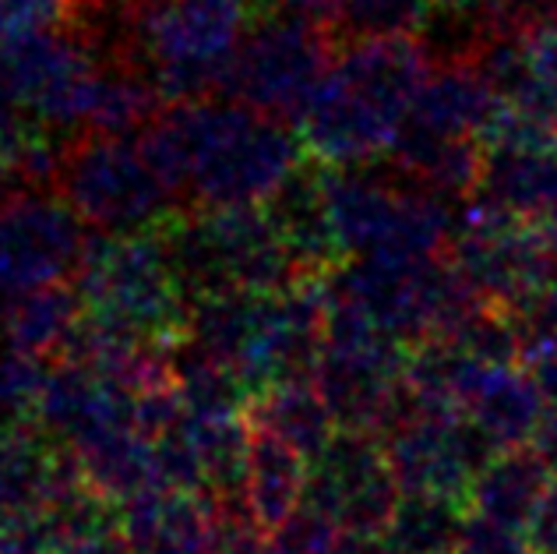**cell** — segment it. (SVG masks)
<instances>
[{"label": "cell", "instance_id": "cell-20", "mask_svg": "<svg viewBox=\"0 0 557 554\" xmlns=\"http://www.w3.org/2000/svg\"><path fill=\"white\" fill-rule=\"evenodd\" d=\"M57 138L50 124L28 116L0 85V184H25L53 163Z\"/></svg>", "mask_w": 557, "mask_h": 554}, {"label": "cell", "instance_id": "cell-21", "mask_svg": "<svg viewBox=\"0 0 557 554\" xmlns=\"http://www.w3.org/2000/svg\"><path fill=\"white\" fill-rule=\"evenodd\" d=\"M47 368L28 354L0 349V434L39 428V399L47 385Z\"/></svg>", "mask_w": 557, "mask_h": 554}, {"label": "cell", "instance_id": "cell-4", "mask_svg": "<svg viewBox=\"0 0 557 554\" xmlns=\"http://www.w3.org/2000/svg\"><path fill=\"white\" fill-rule=\"evenodd\" d=\"M321 209L346 261H420L448 251L456 220L442 195L371 167L321 163Z\"/></svg>", "mask_w": 557, "mask_h": 554}, {"label": "cell", "instance_id": "cell-26", "mask_svg": "<svg viewBox=\"0 0 557 554\" xmlns=\"http://www.w3.org/2000/svg\"><path fill=\"white\" fill-rule=\"evenodd\" d=\"M64 554H135V551H131V544L124 541L121 530L110 527V530H102V533L85 537V541H78L75 547H67Z\"/></svg>", "mask_w": 557, "mask_h": 554}, {"label": "cell", "instance_id": "cell-10", "mask_svg": "<svg viewBox=\"0 0 557 554\" xmlns=\"http://www.w3.org/2000/svg\"><path fill=\"white\" fill-rule=\"evenodd\" d=\"M102 64L92 42L61 22L0 39V85L50 127H78L85 89Z\"/></svg>", "mask_w": 557, "mask_h": 554}, {"label": "cell", "instance_id": "cell-27", "mask_svg": "<svg viewBox=\"0 0 557 554\" xmlns=\"http://www.w3.org/2000/svg\"><path fill=\"white\" fill-rule=\"evenodd\" d=\"M491 0H431V14H451V19H476L487 11Z\"/></svg>", "mask_w": 557, "mask_h": 554}, {"label": "cell", "instance_id": "cell-25", "mask_svg": "<svg viewBox=\"0 0 557 554\" xmlns=\"http://www.w3.org/2000/svg\"><path fill=\"white\" fill-rule=\"evenodd\" d=\"M525 537H530L536 554H557V477H554L547 498H544V505H540V513H536L533 527Z\"/></svg>", "mask_w": 557, "mask_h": 554}, {"label": "cell", "instance_id": "cell-3", "mask_svg": "<svg viewBox=\"0 0 557 554\" xmlns=\"http://www.w3.org/2000/svg\"><path fill=\"white\" fill-rule=\"evenodd\" d=\"M75 286L85 318L116 340L173 349L190 335L195 297L156 226L89 237Z\"/></svg>", "mask_w": 557, "mask_h": 554}, {"label": "cell", "instance_id": "cell-14", "mask_svg": "<svg viewBox=\"0 0 557 554\" xmlns=\"http://www.w3.org/2000/svg\"><path fill=\"white\" fill-rule=\"evenodd\" d=\"M554 477V466L536 445L502 448L476 473L473 491H469V513L494 519L519 533H530Z\"/></svg>", "mask_w": 557, "mask_h": 554}, {"label": "cell", "instance_id": "cell-7", "mask_svg": "<svg viewBox=\"0 0 557 554\" xmlns=\"http://www.w3.org/2000/svg\"><path fill=\"white\" fill-rule=\"evenodd\" d=\"M335 53L339 42L325 25L286 8L261 11L233 53L223 96L297 124L318 85L325 82Z\"/></svg>", "mask_w": 557, "mask_h": 554}, {"label": "cell", "instance_id": "cell-1", "mask_svg": "<svg viewBox=\"0 0 557 554\" xmlns=\"http://www.w3.org/2000/svg\"><path fill=\"white\" fill-rule=\"evenodd\" d=\"M135 138L184 209L265 206L307 163L297 127L226 96L170 103Z\"/></svg>", "mask_w": 557, "mask_h": 554}, {"label": "cell", "instance_id": "cell-24", "mask_svg": "<svg viewBox=\"0 0 557 554\" xmlns=\"http://www.w3.org/2000/svg\"><path fill=\"white\" fill-rule=\"evenodd\" d=\"M67 4L71 0H0V39L57 25Z\"/></svg>", "mask_w": 557, "mask_h": 554}, {"label": "cell", "instance_id": "cell-12", "mask_svg": "<svg viewBox=\"0 0 557 554\" xmlns=\"http://www.w3.org/2000/svg\"><path fill=\"white\" fill-rule=\"evenodd\" d=\"M483 167L473 198L522 223H557V127H536L530 135L480 145Z\"/></svg>", "mask_w": 557, "mask_h": 554}, {"label": "cell", "instance_id": "cell-5", "mask_svg": "<svg viewBox=\"0 0 557 554\" xmlns=\"http://www.w3.org/2000/svg\"><path fill=\"white\" fill-rule=\"evenodd\" d=\"M166 237L190 297L212 294H278L318 283L307 280L300 258L265 206H198L173 212L156 226Z\"/></svg>", "mask_w": 557, "mask_h": 554}, {"label": "cell", "instance_id": "cell-28", "mask_svg": "<svg viewBox=\"0 0 557 554\" xmlns=\"http://www.w3.org/2000/svg\"><path fill=\"white\" fill-rule=\"evenodd\" d=\"M278 4H283L286 11L304 14V19H311V22H318V25H325L332 0H278Z\"/></svg>", "mask_w": 557, "mask_h": 554}, {"label": "cell", "instance_id": "cell-15", "mask_svg": "<svg viewBox=\"0 0 557 554\" xmlns=\"http://www.w3.org/2000/svg\"><path fill=\"white\" fill-rule=\"evenodd\" d=\"M82 297L75 280L25 290L0 300V340L42 364L64 357L71 335L82 325Z\"/></svg>", "mask_w": 557, "mask_h": 554}, {"label": "cell", "instance_id": "cell-6", "mask_svg": "<svg viewBox=\"0 0 557 554\" xmlns=\"http://www.w3.org/2000/svg\"><path fill=\"white\" fill-rule=\"evenodd\" d=\"M53 187L99 233L149 230L184 209L145 159L138 138L110 131H71L61 141Z\"/></svg>", "mask_w": 557, "mask_h": 554}, {"label": "cell", "instance_id": "cell-8", "mask_svg": "<svg viewBox=\"0 0 557 554\" xmlns=\"http://www.w3.org/2000/svg\"><path fill=\"white\" fill-rule=\"evenodd\" d=\"M445 255L483 300L508 315L557 283V255L547 230L476 198H466Z\"/></svg>", "mask_w": 557, "mask_h": 554}, {"label": "cell", "instance_id": "cell-9", "mask_svg": "<svg viewBox=\"0 0 557 554\" xmlns=\"http://www.w3.org/2000/svg\"><path fill=\"white\" fill-rule=\"evenodd\" d=\"M85 247L89 226L57 187L11 184L0 192V300L71 283Z\"/></svg>", "mask_w": 557, "mask_h": 554}, {"label": "cell", "instance_id": "cell-16", "mask_svg": "<svg viewBox=\"0 0 557 554\" xmlns=\"http://www.w3.org/2000/svg\"><path fill=\"white\" fill-rule=\"evenodd\" d=\"M247 428H251V448H247L244 502L258 527L272 533L300 508L311 463L275 431L258 428L251 420H247Z\"/></svg>", "mask_w": 557, "mask_h": 554}, {"label": "cell", "instance_id": "cell-17", "mask_svg": "<svg viewBox=\"0 0 557 554\" xmlns=\"http://www.w3.org/2000/svg\"><path fill=\"white\" fill-rule=\"evenodd\" d=\"M244 417L258 428L275 431L293 448H300L307 463L318 459L332 445L335 434H339V424H335L329 403L311 374L286 378V382L255 392L244 406Z\"/></svg>", "mask_w": 557, "mask_h": 554}, {"label": "cell", "instance_id": "cell-18", "mask_svg": "<svg viewBox=\"0 0 557 554\" xmlns=\"http://www.w3.org/2000/svg\"><path fill=\"white\" fill-rule=\"evenodd\" d=\"M466 519H469V508L459 502L403 494V502L395 508L392 527L381 544L392 554H451Z\"/></svg>", "mask_w": 557, "mask_h": 554}, {"label": "cell", "instance_id": "cell-19", "mask_svg": "<svg viewBox=\"0 0 557 554\" xmlns=\"http://www.w3.org/2000/svg\"><path fill=\"white\" fill-rule=\"evenodd\" d=\"M431 22V0H332L325 28L335 42H354L371 36L420 33Z\"/></svg>", "mask_w": 557, "mask_h": 554}, {"label": "cell", "instance_id": "cell-23", "mask_svg": "<svg viewBox=\"0 0 557 554\" xmlns=\"http://www.w3.org/2000/svg\"><path fill=\"white\" fill-rule=\"evenodd\" d=\"M536 85V113L557 124V22L519 33Z\"/></svg>", "mask_w": 557, "mask_h": 554}, {"label": "cell", "instance_id": "cell-22", "mask_svg": "<svg viewBox=\"0 0 557 554\" xmlns=\"http://www.w3.org/2000/svg\"><path fill=\"white\" fill-rule=\"evenodd\" d=\"M272 547L275 554H325L343 541V530L329 513H321L318 505L300 502V508L293 513L283 527L272 530Z\"/></svg>", "mask_w": 557, "mask_h": 554}, {"label": "cell", "instance_id": "cell-29", "mask_svg": "<svg viewBox=\"0 0 557 554\" xmlns=\"http://www.w3.org/2000/svg\"><path fill=\"white\" fill-rule=\"evenodd\" d=\"M247 8H251V19L255 14H261V11H272V8H278V0H244Z\"/></svg>", "mask_w": 557, "mask_h": 554}, {"label": "cell", "instance_id": "cell-2", "mask_svg": "<svg viewBox=\"0 0 557 554\" xmlns=\"http://www.w3.org/2000/svg\"><path fill=\"white\" fill-rule=\"evenodd\" d=\"M434 53L417 33L343 42L311 103L293 124L325 167H374L392 152Z\"/></svg>", "mask_w": 557, "mask_h": 554}, {"label": "cell", "instance_id": "cell-13", "mask_svg": "<svg viewBox=\"0 0 557 554\" xmlns=\"http://www.w3.org/2000/svg\"><path fill=\"white\" fill-rule=\"evenodd\" d=\"M494 107L497 93L491 89L487 75L476 67L469 50H459L434 61L431 75L423 78L413 107H409L406 127L448 138H476Z\"/></svg>", "mask_w": 557, "mask_h": 554}, {"label": "cell", "instance_id": "cell-11", "mask_svg": "<svg viewBox=\"0 0 557 554\" xmlns=\"http://www.w3.org/2000/svg\"><path fill=\"white\" fill-rule=\"evenodd\" d=\"M304 502L329 513L346 537L385 541L403 491L395 484L385 445L371 434L339 431L332 445L311 459Z\"/></svg>", "mask_w": 557, "mask_h": 554}]
</instances>
